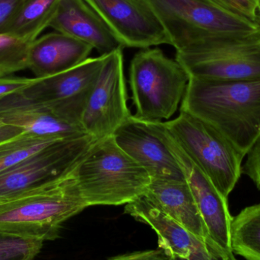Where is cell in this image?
Returning a JSON list of instances; mask_svg holds the SVG:
<instances>
[{
  "mask_svg": "<svg viewBox=\"0 0 260 260\" xmlns=\"http://www.w3.org/2000/svg\"><path fill=\"white\" fill-rule=\"evenodd\" d=\"M180 110L218 130L245 157L260 138V78L189 77Z\"/></svg>",
  "mask_w": 260,
  "mask_h": 260,
  "instance_id": "cell-1",
  "label": "cell"
},
{
  "mask_svg": "<svg viewBox=\"0 0 260 260\" xmlns=\"http://www.w3.org/2000/svg\"><path fill=\"white\" fill-rule=\"evenodd\" d=\"M246 157L247 160L243 166V173L250 177L260 189V138Z\"/></svg>",
  "mask_w": 260,
  "mask_h": 260,
  "instance_id": "cell-26",
  "label": "cell"
},
{
  "mask_svg": "<svg viewBox=\"0 0 260 260\" xmlns=\"http://www.w3.org/2000/svg\"><path fill=\"white\" fill-rule=\"evenodd\" d=\"M145 197L159 209L206 244V226L186 180L151 179Z\"/></svg>",
  "mask_w": 260,
  "mask_h": 260,
  "instance_id": "cell-18",
  "label": "cell"
},
{
  "mask_svg": "<svg viewBox=\"0 0 260 260\" xmlns=\"http://www.w3.org/2000/svg\"><path fill=\"white\" fill-rule=\"evenodd\" d=\"M92 50L88 44L64 34H47L30 44L28 70L38 79L55 76L86 60Z\"/></svg>",
  "mask_w": 260,
  "mask_h": 260,
  "instance_id": "cell-17",
  "label": "cell"
},
{
  "mask_svg": "<svg viewBox=\"0 0 260 260\" xmlns=\"http://www.w3.org/2000/svg\"><path fill=\"white\" fill-rule=\"evenodd\" d=\"M108 260H176L168 256L162 249L135 252L129 254L114 256Z\"/></svg>",
  "mask_w": 260,
  "mask_h": 260,
  "instance_id": "cell-28",
  "label": "cell"
},
{
  "mask_svg": "<svg viewBox=\"0 0 260 260\" xmlns=\"http://www.w3.org/2000/svg\"><path fill=\"white\" fill-rule=\"evenodd\" d=\"M123 49L107 55L84 110L82 124L96 139L112 136L132 115L127 106Z\"/></svg>",
  "mask_w": 260,
  "mask_h": 260,
  "instance_id": "cell-9",
  "label": "cell"
},
{
  "mask_svg": "<svg viewBox=\"0 0 260 260\" xmlns=\"http://www.w3.org/2000/svg\"><path fill=\"white\" fill-rule=\"evenodd\" d=\"M0 117L35 136L70 139L88 135L82 126V113L38 103L20 93L0 101Z\"/></svg>",
  "mask_w": 260,
  "mask_h": 260,
  "instance_id": "cell-13",
  "label": "cell"
},
{
  "mask_svg": "<svg viewBox=\"0 0 260 260\" xmlns=\"http://www.w3.org/2000/svg\"><path fill=\"white\" fill-rule=\"evenodd\" d=\"M50 27L88 44L101 55L124 47L85 0H60Z\"/></svg>",
  "mask_w": 260,
  "mask_h": 260,
  "instance_id": "cell-16",
  "label": "cell"
},
{
  "mask_svg": "<svg viewBox=\"0 0 260 260\" xmlns=\"http://www.w3.org/2000/svg\"><path fill=\"white\" fill-rule=\"evenodd\" d=\"M33 41L0 34V77L28 69V52Z\"/></svg>",
  "mask_w": 260,
  "mask_h": 260,
  "instance_id": "cell-22",
  "label": "cell"
},
{
  "mask_svg": "<svg viewBox=\"0 0 260 260\" xmlns=\"http://www.w3.org/2000/svg\"><path fill=\"white\" fill-rule=\"evenodd\" d=\"M37 79L11 76L0 77V101L8 96L21 92L35 83Z\"/></svg>",
  "mask_w": 260,
  "mask_h": 260,
  "instance_id": "cell-25",
  "label": "cell"
},
{
  "mask_svg": "<svg viewBox=\"0 0 260 260\" xmlns=\"http://www.w3.org/2000/svg\"><path fill=\"white\" fill-rule=\"evenodd\" d=\"M75 168L0 202V232L44 241L59 238L62 224L88 208Z\"/></svg>",
  "mask_w": 260,
  "mask_h": 260,
  "instance_id": "cell-2",
  "label": "cell"
},
{
  "mask_svg": "<svg viewBox=\"0 0 260 260\" xmlns=\"http://www.w3.org/2000/svg\"><path fill=\"white\" fill-rule=\"evenodd\" d=\"M165 128L220 193L229 198L243 173L244 157L219 133L198 117L180 110Z\"/></svg>",
  "mask_w": 260,
  "mask_h": 260,
  "instance_id": "cell-6",
  "label": "cell"
},
{
  "mask_svg": "<svg viewBox=\"0 0 260 260\" xmlns=\"http://www.w3.org/2000/svg\"><path fill=\"white\" fill-rule=\"evenodd\" d=\"M125 212L149 225L157 234L159 248L173 259L201 260L211 253L207 244L153 204L145 195L127 203Z\"/></svg>",
  "mask_w": 260,
  "mask_h": 260,
  "instance_id": "cell-15",
  "label": "cell"
},
{
  "mask_svg": "<svg viewBox=\"0 0 260 260\" xmlns=\"http://www.w3.org/2000/svg\"><path fill=\"white\" fill-rule=\"evenodd\" d=\"M87 206L126 205L145 195L148 172L123 151L114 137L97 139L74 170Z\"/></svg>",
  "mask_w": 260,
  "mask_h": 260,
  "instance_id": "cell-3",
  "label": "cell"
},
{
  "mask_svg": "<svg viewBox=\"0 0 260 260\" xmlns=\"http://www.w3.org/2000/svg\"><path fill=\"white\" fill-rule=\"evenodd\" d=\"M60 0H25L6 33L35 41L50 27Z\"/></svg>",
  "mask_w": 260,
  "mask_h": 260,
  "instance_id": "cell-19",
  "label": "cell"
},
{
  "mask_svg": "<svg viewBox=\"0 0 260 260\" xmlns=\"http://www.w3.org/2000/svg\"><path fill=\"white\" fill-rule=\"evenodd\" d=\"M224 252L217 251L216 253H215L213 259L212 260H220V259H221V256H222V254H224Z\"/></svg>",
  "mask_w": 260,
  "mask_h": 260,
  "instance_id": "cell-30",
  "label": "cell"
},
{
  "mask_svg": "<svg viewBox=\"0 0 260 260\" xmlns=\"http://www.w3.org/2000/svg\"><path fill=\"white\" fill-rule=\"evenodd\" d=\"M25 0H0V34L6 33Z\"/></svg>",
  "mask_w": 260,
  "mask_h": 260,
  "instance_id": "cell-27",
  "label": "cell"
},
{
  "mask_svg": "<svg viewBox=\"0 0 260 260\" xmlns=\"http://www.w3.org/2000/svg\"><path fill=\"white\" fill-rule=\"evenodd\" d=\"M161 22L171 45L180 50L203 38L260 35V23L224 9L214 0H145Z\"/></svg>",
  "mask_w": 260,
  "mask_h": 260,
  "instance_id": "cell-5",
  "label": "cell"
},
{
  "mask_svg": "<svg viewBox=\"0 0 260 260\" xmlns=\"http://www.w3.org/2000/svg\"><path fill=\"white\" fill-rule=\"evenodd\" d=\"M21 133H23L22 129L13 125L9 124L0 117V143L13 139Z\"/></svg>",
  "mask_w": 260,
  "mask_h": 260,
  "instance_id": "cell-29",
  "label": "cell"
},
{
  "mask_svg": "<svg viewBox=\"0 0 260 260\" xmlns=\"http://www.w3.org/2000/svg\"><path fill=\"white\" fill-rule=\"evenodd\" d=\"M189 77L211 80L260 78V35L206 37L177 50Z\"/></svg>",
  "mask_w": 260,
  "mask_h": 260,
  "instance_id": "cell-7",
  "label": "cell"
},
{
  "mask_svg": "<svg viewBox=\"0 0 260 260\" xmlns=\"http://www.w3.org/2000/svg\"><path fill=\"white\" fill-rule=\"evenodd\" d=\"M224 9L254 22L260 23L256 0H214Z\"/></svg>",
  "mask_w": 260,
  "mask_h": 260,
  "instance_id": "cell-24",
  "label": "cell"
},
{
  "mask_svg": "<svg viewBox=\"0 0 260 260\" xmlns=\"http://www.w3.org/2000/svg\"><path fill=\"white\" fill-rule=\"evenodd\" d=\"M224 255H225V256H224V257H229V256H235V255H234V254L229 255V256H227V254H224ZM222 256H223V255H222Z\"/></svg>",
  "mask_w": 260,
  "mask_h": 260,
  "instance_id": "cell-32",
  "label": "cell"
},
{
  "mask_svg": "<svg viewBox=\"0 0 260 260\" xmlns=\"http://www.w3.org/2000/svg\"><path fill=\"white\" fill-rule=\"evenodd\" d=\"M231 243L233 253L246 260H260V203L233 217Z\"/></svg>",
  "mask_w": 260,
  "mask_h": 260,
  "instance_id": "cell-20",
  "label": "cell"
},
{
  "mask_svg": "<svg viewBox=\"0 0 260 260\" xmlns=\"http://www.w3.org/2000/svg\"><path fill=\"white\" fill-rule=\"evenodd\" d=\"M105 21L124 47L171 45L169 38L145 0H85Z\"/></svg>",
  "mask_w": 260,
  "mask_h": 260,
  "instance_id": "cell-12",
  "label": "cell"
},
{
  "mask_svg": "<svg viewBox=\"0 0 260 260\" xmlns=\"http://www.w3.org/2000/svg\"><path fill=\"white\" fill-rule=\"evenodd\" d=\"M162 122L163 136L177 159L187 182L207 232L206 244L225 253H233L231 243L232 218L228 199L223 197L209 177L198 168L172 137Z\"/></svg>",
  "mask_w": 260,
  "mask_h": 260,
  "instance_id": "cell-10",
  "label": "cell"
},
{
  "mask_svg": "<svg viewBox=\"0 0 260 260\" xmlns=\"http://www.w3.org/2000/svg\"><path fill=\"white\" fill-rule=\"evenodd\" d=\"M44 242L0 232V260H35Z\"/></svg>",
  "mask_w": 260,
  "mask_h": 260,
  "instance_id": "cell-23",
  "label": "cell"
},
{
  "mask_svg": "<svg viewBox=\"0 0 260 260\" xmlns=\"http://www.w3.org/2000/svg\"><path fill=\"white\" fill-rule=\"evenodd\" d=\"M256 5H257V12L258 15H259L260 21V0H256Z\"/></svg>",
  "mask_w": 260,
  "mask_h": 260,
  "instance_id": "cell-31",
  "label": "cell"
},
{
  "mask_svg": "<svg viewBox=\"0 0 260 260\" xmlns=\"http://www.w3.org/2000/svg\"><path fill=\"white\" fill-rule=\"evenodd\" d=\"M67 139L44 137L23 133L0 143V173L6 171L53 144Z\"/></svg>",
  "mask_w": 260,
  "mask_h": 260,
  "instance_id": "cell-21",
  "label": "cell"
},
{
  "mask_svg": "<svg viewBox=\"0 0 260 260\" xmlns=\"http://www.w3.org/2000/svg\"><path fill=\"white\" fill-rule=\"evenodd\" d=\"M96 140L89 135L63 139L0 173V202L73 171Z\"/></svg>",
  "mask_w": 260,
  "mask_h": 260,
  "instance_id": "cell-8",
  "label": "cell"
},
{
  "mask_svg": "<svg viewBox=\"0 0 260 260\" xmlns=\"http://www.w3.org/2000/svg\"><path fill=\"white\" fill-rule=\"evenodd\" d=\"M117 145L151 176V179L186 180L177 159L165 142L162 122L131 115L113 135Z\"/></svg>",
  "mask_w": 260,
  "mask_h": 260,
  "instance_id": "cell-11",
  "label": "cell"
},
{
  "mask_svg": "<svg viewBox=\"0 0 260 260\" xmlns=\"http://www.w3.org/2000/svg\"><path fill=\"white\" fill-rule=\"evenodd\" d=\"M107 55L88 58L77 67L59 74L38 79L20 92L33 102L47 105H86Z\"/></svg>",
  "mask_w": 260,
  "mask_h": 260,
  "instance_id": "cell-14",
  "label": "cell"
},
{
  "mask_svg": "<svg viewBox=\"0 0 260 260\" xmlns=\"http://www.w3.org/2000/svg\"><path fill=\"white\" fill-rule=\"evenodd\" d=\"M189 80L184 68L160 49H142L129 67L135 116L151 122L171 118L184 97Z\"/></svg>",
  "mask_w": 260,
  "mask_h": 260,
  "instance_id": "cell-4",
  "label": "cell"
}]
</instances>
